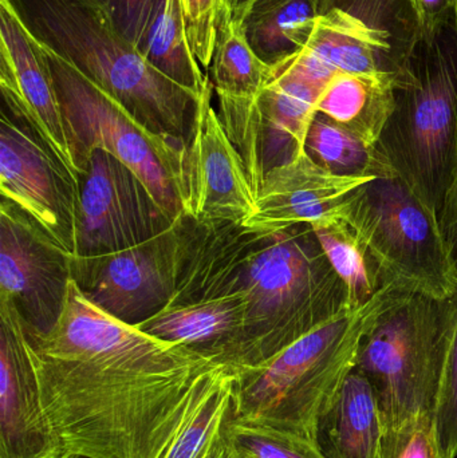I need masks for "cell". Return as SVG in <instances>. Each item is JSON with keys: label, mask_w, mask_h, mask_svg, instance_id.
I'll return each instance as SVG.
<instances>
[{"label": "cell", "mask_w": 457, "mask_h": 458, "mask_svg": "<svg viewBox=\"0 0 457 458\" xmlns=\"http://www.w3.org/2000/svg\"><path fill=\"white\" fill-rule=\"evenodd\" d=\"M26 338L51 427L83 458H165L225 366L115 319L72 279L55 327Z\"/></svg>", "instance_id": "6da1fadb"}, {"label": "cell", "mask_w": 457, "mask_h": 458, "mask_svg": "<svg viewBox=\"0 0 457 458\" xmlns=\"http://www.w3.org/2000/svg\"><path fill=\"white\" fill-rule=\"evenodd\" d=\"M179 261L169 304L246 299L235 373L251 370L351 309V295L311 225L278 231L177 217ZM168 304V306H169Z\"/></svg>", "instance_id": "7a4b0ae2"}, {"label": "cell", "mask_w": 457, "mask_h": 458, "mask_svg": "<svg viewBox=\"0 0 457 458\" xmlns=\"http://www.w3.org/2000/svg\"><path fill=\"white\" fill-rule=\"evenodd\" d=\"M32 37L153 133L188 140L201 96L158 72L115 29L101 0H8Z\"/></svg>", "instance_id": "3957f363"}, {"label": "cell", "mask_w": 457, "mask_h": 458, "mask_svg": "<svg viewBox=\"0 0 457 458\" xmlns=\"http://www.w3.org/2000/svg\"><path fill=\"white\" fill-rule=\"evenodd\" d=\"M400 295L385 285L368 303L311 331L263 365L236 374L231 417L317 445L319 421L356 368L365 335Z\"/></svg>", "instance_id": "277c9868"}, {"label": "cell", "mask_w": 457, "mask_h": 458, "mask_svg": "<svg viewBox=\"0 0 457 458\" xmlns=\"http://www.w3.org/2000/svg\"><path fill=\"white\" fill-rule=\"evenodd\" d=\"M377 149L442 222L457 174V8L423 30Z\"/></svg>", "instance_id": "5b68a950"}, {"label": "cell", "mask_w": 457, "mask_h": 458, "mask_svg": "<svg viewBox=\"0 0 457 458\" xmlns=\"http://www.w3.org/2000/svg\"><path fill=\"white\" fill-rule=\"evenodd\" d=\"M337 216L364 242L384 285L437 301L455 295L457 260L442 222L399 174L357 188Z\"/></svg>", "instance_id": "8992f818"}, {"label": "cell", "mask_w": 457, "mask_h": 458, "mask_svg": "<svg viewBox=\"0 0 457 458\" xmlns=\"http://www.w3.org/2000/svg\"><path fill=\"white\" fill-rule=\"evenodd\" d=\"M45 51L80 177L90 153L106 150L147 185L172 216H180L184 200L187 142L153 133L75 67L47 48Z\"/></svg>", "instance_id": "52a82bcc"}, {"label": "cell", "mask_w": 457, "mask_h": 458, "mask_svg": "<svg viewBox=\"0 0 457 458\" xmlns=\"http://www.w3.org/2000/svg\"><path fill=\"white\" fill-rule=\"evenodd\" d=\"M447 325L448 301L402 293L365 335L356 369L375 389L384 430L434 420Z\"/></svg>", "instance_id": "ba28073f"}, {"label": "cell", "mask_w": 457, "mask_h": 458, "mask_svg": "<svg viewBox=\"0 0 457 458\" xmlns=\"http://www.w3.org/2000/svg\"><path fill=\"white\" fill-rule=\"evenodd\" d=\"M421 34L415 0H318L310 43L278 72L292 70L324 88L337 72L391 78L397 86Z\"/></svg>", "instance_id": "9c48e42d"}, {"label": "cell", "mask_w": 457, "mask_h": 458, "mask_svg": "<svg viewBox=\"0 0 457 458\" xmlns=\"http://www.w3.org/2000/svg\"><path fill=\"white\" fill-rule=\"evenodd\" d=\"M324 86L284 70L255 99L217 97V115L243 160L255 199L266 174L305 153Z\"/></svg>", "instance_id": "30bf717a"}, {"label": "cell", "mask_w": 457, "mask_h": 458, "mask_svg": "<svg viewBox=\"0 0 457 458\" xmlns=\"http://www.w3.org/2000/svg\"><path fill=\"white\" fill-rule=\"evenodd\" d=\"M72 253L13 201L0 204V301H10L26 333L46 335L63 314Z\"/></svg>", "instance_id": "8fae6325"}, {"label": "cell", "mask_w": 457, "mask_h": 458, "mask_svg": "<svg viewBox=\"0 0 457 458\" xmlns=\"http://www.w3.org/2000/svg\"><path fill=\"white\" fill-rule=\"evenodd\" d=\"M75 256L118 252L149 242L176 222L147 185L104 149L89 156L80 174Z\"/></svg>", "instance_id": "7c38bea8"}, {"label": "cell", "mask_w": 457, "mask_h": 458, "mask_svg": "<svg viewBox=\"0 0 457 458\" xmlns=\"http://www.w3.org/2000/svg\"><path fill=\"white\" fill-rule=\"evenodd\" d=\"M177 261L176 219L168 231L136 247L104 255L72 256V277L94 306L121 322L139 326L171 301Z\"/></svg>", "instance_id": "4fadbf2b"}, {"label": "cell", "mask_w": 457, "mask_h": 458, "mask_svg": "<svg viewBox=\"0 0 457 458\" xmlns=\"http://www.w3.org/2000/svg\"><path fill=\"white\" fill-rule=\"evenodd\" d=\"M0 191L67 252L77 250L80 180L27 123L2 109Z\"/></svg>", "instance_id": "5bb4252c"}, {"label": "cell", "mask_w": 457, "mask_h": 458, "mask_svg": "<svg viewBox=\"0 0 457 458\" xmlns=\"http://www.w3.org/2000/svg\"><path fill=\"white\" fill-rule=\"evenodd\" d=\"M214 91L209 82L188 140L182 214L200 225H244L254 215L257 199L212 105Z\"/></svg>", "instance_id": "9a60e30c"}, {"label": "cell", "mask_w": 457, "mask_h": 458, "mask_svg": "<svg viewBox=\"0 0 457 458\" xmlns=\"http://www.w3.org/2000/svg\"><path fill=\"white\" fill-rule=\"evenodd\" d=\"M0 89L3 110L34 129L54 155L80 177L45 47L8 0H0Z\"/></svg>", "instance_id": "2e32d148"}, {"label": "cell", "mask_w": 457, "mask_h": 458, "mask_svg": "<svg viewBox=\"0 0 457 458\" xmlns=\"http://www.w3.org/2000/svg\"><path fill=\"white\" fill-rule=\"evenodd\" d=\"M43 408L23 323L0 301V458H67Z\"/></svg>", "instance_id": "e0dca14e"}, {"label": "cell", "mask_w": 457, "mask_h": 458, "mask_svg": "<svg viewBox=\"0 0 457 458\" xmlns=\"http://www.w3.org/2000/svg\"><path fill=\"white\" fill-rule=\"evenodd\" d=\"M368 182L334 176L305 152L266 174L254 215L244 225L278 231L302 223L314 225L337 215L348 196Z\"/></svg>", "instance_id": "ac0fdd59"}, {"label": "cell", "mask_w": 457, "mask_h": 458, "mask_svg": "<svg viewBox=\"0 0 457 458\" xmlns=\"http://www.w3.org/2000/svg\"><path fill=\"white\" fill-rule=\"evenodd\" d=\"M246 312L243 295L228 293L169 304L136 327L155 338L190 347L235 371Z\"/></svg>", "instance_id": "d6986e66"}, {"label": "cell", "mask_w": 457, "mask_h": 458, "mask_svg": "<svg viewBox=\"0 0 457 458\" xmlns=\"http://www.w3.org/2000/svg\"><path fill=\"white\" fill-rule=\"evenodd\" d=\"M384 427L369 379L353 369L317 430L325 458H377Z\"/></svg>", "instance_id": "ffe728a7"}, {"label": "cell", "mask_w": 457, "mask_h": 458, "mask_svg": "<svg viewBox=\"0 0 457 458\" xmlns=\"http://www.w3.org/2000/svg\"><path fill=\"white\" fill-rule=\"evenodd\" d=\"M317 19L318 0H255L241 29L274 77L306 50Z\"/></svg>", "instance_id": "44dd1931"}, {"label": "cell", "mask_w": 457, "mask_h": 458, "mask_svg": "<svg viewBox=\"0 0 457 458\" xmlns=\"http://www.w3.org/2000/svg\"><path fill=\"white\" fill-rule=\"evenodd\" d=\"M391 78L337 72L319 97L317 112L345 126L364 141L377 145L394 110Z\"/></svg>", "instance_id": "7402d4cb"}, {"label": "cell", "mask_w": 457, "mask_h": 458, "mask_svg": "<svg viewBox=\"0 0 457 458\" xmlns=\"http://www.w3.org/2000/svg\"><path fill=\"white\" fill-rule=\"evenodd\" d=\"M137 50L155 69L198 96L211 82L190 46L182 0H158Z\"/></svg>", "instance_id": "603a6c76"}, {"label": "cell", "mask_w": 457, "mask_h": 458, "mask_svg": "<svg viewBox=\"0 0 457 458\" xmlns=\"http://www.w3.org/2000/svg\"><path fill=\"white\" fill-rule=\"evenodd\" d=\"M305 152L334 176L376 180L397 174L376 145L319 112L309 126Z\"/></svg>", "instance_id": "cb8c5ba5"}, {"label": "cell", "mask_w": 457, "mask_h": 458, "mask_svg": "<svg viewBox=\"0 0 457 458\" xmlns=\"http://www.w3.org/2000/svg\"><path fill=\"white\" fill-rule=\"evenodd\" d=\"M216 97L258 98L273 81V70L254 53L241 26L223 7L217 21L214 54L208 67Z\"/></svg>", "instance_id": "d4e9b609"}, {"label": "cell", "mask_w": 457, "mask_h": 458, "mask_svg": "<svg viewBox=\"0 0 457 458\" xmlns=\"http://www.w3.org/2000/svg\"><path fill=\"white\" fill-rule=\"evenodd\" d=\"M327 259L351 295V306L372 301L385 285L364 242L343 217H327L311 225Z\"/></svg>", "instance_id": "484cf974"}, {"label": "cell", "mask_w": 457, "mask_h": 458, "mask_svg": "<svg viewBox=\"0 0 457 458\" xmlns=\"http://www.w3.org/2000/svg\"><path fill=\"white\" fill-rule=\"evenodd\" d=\"M236 373L224 366L185 421L165 458H196L212 432L233 413Z\"/></svg>", "instance_id": "4316f807"}, {"label": "cell", "mask_w": 457, "mask_h": 458, "mask_svg": "<svg viewBox=\"0 0 457 458\" xmlns=\"http://www.w3.org/2000/svg\"><path fill=\"white\" fill-rule=\"evenodd\" d=\"M434 427L443 458H457V291L448 299L447 336Z\"/></svg>", "instance_id": "83f0119b"}, {"label": "cell", "mask_w": 457, "mask_h": 458, "mask_svg": "<svg viewBox=\"0 0 457 458\" xmlns=\"http://www.w3.org/2000/svg\"><path fill=\"white\" fill-rule=\"evenodd\" d=\"M227 428L255 458H325L318 446L282 430L236 421L233 417L228 420Z\"/></svg>", "instance_id": "f1b7e54d"}, {"label": "cell", "mask_w": 457, "mask_h": 458, "mask_svg": "<svg viewBox=\"0 0 457 458\" xmlns=\"http://www.w3.org/2000/svg\"><path fill=\"white\" fill-rule=\"evenodd\" d=\"M377 458H443L434 420L421 419L399 429L384 430Z\"/></svg>", "instance_id": "f546056e"}, {"label": "cell", "mask_w": 457, "mask_h": 458, "mask_svg": "<svg viewBox=\"0 0 457 458\" xmlns=\"http://www.w3.org/2000/svg\"><path fill=\"white\" fill-rule=\"evenodd\" d=\"M188 38L200 66L208 70L224 0H182Z\"/></svg>", "instance_id": "4dcf8cb0"}, {"label": "cell", "mask_w": 457, "mask_h": 458, "mask_svg": "<svg viewBox=\"0 0 457 458\" xmlns=\"http://www.w3.org/2000/svg\"><path fill=\"white\" fill-rule=\"evenodd\" d=\"M115 29L131 45H139L158 0H101Z\"/></svg>", "instance_id": "1f68e13d"}, {"label": "cell", "mask_w": 457, "mask_h": 458, "mask_svg": "<svg viewBox=\"0 0 457 458\" xmlns=\"http://www.w3.org/2000/svg\"><path fill=\"white\" fill-rule=\"evenodd\" d=\"M230 417L212 432L203 451L196 458H255L231 435L227 428Z\"/></svg>", "instance_id": "d6a6232c"}, {"label": "cell", "mask_w": 457, "mask_h": 458, "mask_svg": "<svg viewBox=\"0 0 457 458\" xmlns=\"http://www.w3.org/2000/svg\"><path fill=\"white\" fill-rule=\"evenodd\" d=\"M423 30L439 26L457 8V0H415Z\"/></svg>", "instance_id": "836d02e7"}, {"label": "cell", "mask_w": 457, "mask_h": 458, "mask_svg": "<svg viewBox=\"0 0 457 458\" xmlns=\"http://www.w3.org/2000/svg\"><path fill=\"white\" fill-rule=\"evenodd\" d=\"M442 225L448 242L453 245L457 260V174L455 182L445 200L444 211L442 215Z\"/></svg>", "instance_id": "e575fe53"}, {"label": "cell", "mask_w": 457, "mask_h": 458, "mask_svg": "<svg viewBox=\"0 0 457 458\" xmlns=\"http://www.w3.org/2000/svg\"><path fill=\"white\" fill-rule=\"evenodd\" d=\"M254 2L255 0H224V7L230 18L241 26Z\"/></svg>", "instance_id": "d590c367"}, {"label": "cell", "mask_w": 457, "mask_h": 458, "mask_svg": "<svg viewBox=\"0 0 457 458\" xmlns=\"http://www.w3.org/2000/svg\"><path fill=\"white\" fill-rule=\"evenodd\" d=\"M67 458H83V457L72 456V454H69V456H67Z\"/></svg>", "instance_id": "8d00e7d4"}]
</instances>
